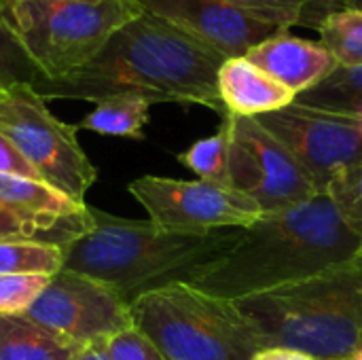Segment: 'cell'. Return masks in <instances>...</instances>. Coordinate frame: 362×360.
I'll use <instances>...</instances> for the list:
<instances>
[{"label": "cell", "mask_w": 362, "mask_h": 360, "mask_svg": "<svg viewBox=\"0 0 362 360\" xmlns=\"http://www.w3.org/2000/svg\"><path fill=\"white\" fill-rule=\"evenodd\" d=\"M218 95L225 115L263 117L291 106L297 95L246 57H229L218 68Z\"/></svg>", "instance_id": "cell-14"}, {"label": "cell", "mask_w": 362, "mask_h": 360, "mask_svg": "<svg viewBox=\"0 0 362 360\" xmlns=\"http://www.w3.org/2000/svg\"><path fill=\"white\" fill-rule=\"evenodd\" d=\"M89 221H91L89 208L81 216L47 223V221H32V219L19 216L0 204V242L36 240V242L55 244L66 250L89 227Z\"/></svg>", "instance_id": "cell-18"}, {"label": "cell", "mask_w": 362, "mask_h": 360, "mask_svg": "<svg viewBox=\"0 0 362 360\" xmlns=\"http://www.w3.org/2000/svg\"><path fill=\"white\" fill-rule=\"evenodd\" d=\"M361 293H362V289H361Z\"/></svg>", "instance_id": "cell-37"}, {"label": "cell", "mask_w": 362, "mask_h": 360, "mask_svg": "<svg viewBox=\"0 0 362 360\" xmlns=\"http://www.w3.org/2000/svg\"><path fill=\"white\" fill-rule=\"evenodd\" d=\"M257 121L297 159L325 195L333 176L362 157V132L352 115L293 102Z\"/></svg>", "instance_id": "cell-10"}, {"label": "cell", "mask_w": 362, "mask_h": 360, "mask_svg": "<svg viewBox=\"0 0 362 360\" xmlns=\"http://www.w3.org/2000/svg\"><path fill=\"white\" fill-rule=\"evenodd\" d=\"M344 0H301V23L299 25H310L316 28L335 11H341Z\"/></svg>", "instance_id": "cell-30"}, {"label": "cell", "mask_w": 362, "mask_h": 360, "mask_svg": "<svg viewBox=\"0 0 362 360\" xmlns=\"http://www.w3.org/2000/svg\"><path fill=\"white\" fill-rule=\"evenodd\" d=\"M318 278L329 280V282H341V284H348V286L362 289V244L361 248L348 261H341V263L333 265L331 269L322 272Z\"/></svg>", "instance_id": "cell-28"}, {"label": "cell", "mask_w": 362, "mask_h": 360, "mask_svg": "<svg viewBox=\"0 0 362 360\" xmlns=\"http://www.w3.org/2000/svg\"><path fill=\"white\" fill-rule=\"evenodd\" d=\"M297 102L325 108L331 112L352 115L362 102V66L337 68L325 83L297 98Z\"/></svg>", "instance_id": "cell-22"}, {"label": "cell", "mask_w": 362, "mask_h": 360, "mask_svg": "<svg viewBox=\"0 0 362 360\" xmlns=\"http://www.w3.org/2000/svg\"><path fill=\"white\" fill-rule=\"evenodd\" d=\"M129 193L144 206L148 221L161 231L208 236L216 229H248L265 212L246 195L206 180L142 176L129 182Z\"/></svg>", "instance_id": "cell-9"}, {"label": "cell", "mask_w": 362, "mask_h": 360, "mask_svg": "<svg viewBox=\"0 0 362 360\" xmlns=\"http://www.w3.org/2000/svg\"><path fill=\"white\" fill-rule=\"evenodd\" d=\"M229 4H235L244 11H250L282 30L288 32V28L301 23V0H223Z\"/></svg>", "instance_id": "cell-27"}, {"label": "cell", "mask_w": 362, "mask_h": 360, "mask_svg": "<svg viewBox=\"0 0 362 360\" xmlns=\"http://www.w3.org/2000/svg\"><path fill=\"white\" fill-rule=\"evenodd\" d=\"M89 227L64 250V269L119 293L127 303L159 286L182 282L195 267L229 250L238 231L182 236L89 208Z\"/></svg>", "instance_id": "cell-3"}, {"label": "cell", "mask_w": 362, "mask_h": 360, "mask_svg": "<svg viewBox=\"0 0 362 360\" xmlns=\"http://www.w3.org/2000/svg\"><path fill=\"white\" fill-rule=\"evenodd\" d=\"M151 104L134 95H117L95 104V108L76 123L78 129H89L102 136H117L129 140H144V125L148 123Z\"/></svg>", "instance_id": "cell-17"}, {"label": "cell", "mask_w": 362, "mask_h": 360, "mask_svg": "<svg viewBox=\"0 0 362 360\" xmlns=\"http://www.w3.org/2000/svg\"><path fill=\"white\" fill-rule=\"evenodd\" d=\"M142 8L172 23L221 57H246L280 25L223 0H140Z\"/></svg>", "instance_id": "cell-12"}, {"label": "cell", "mask_w": 362, "mask_h": 360, "mask_svg": "<svg viewBox=\"0 0 362 360\" xmlns=\"http://www.w3.org/2000/svg\"><path fill=\"white\" fill-rule=\"evenodd\" d=\"M2 11L42 79H59L83 68L115 32L144 13L140 0H32Z\"/></svg>", "instance_id": "cell-6"}, {"label": "cell", "mask_w": 362, "mask_h": 360, "mask_svg": "<svg viewBox=\"0 0 362 360\" xmlns=\"http://www.w3.org/2000/svg\"><path fill=\"white\" fill-rule=\"evenodd\" d=\"M70 344L85 346L134 327L129 303L102 282L62 269L25 314Z\"/></svg>", "instance_id": "cell-11"}, {"label": "cell", "mask_w": 362, "mask_h": 360, "mask_svg": "<svg viewBox=\"0 0 362 360\" xmlns=\"http://www.w3.org/2000/svg\"><path fill=\"white\" fill-rule=\"evenodd\" d=\"M72 360H108L104 342H93V344H85L78 348V352L74 354Z\"/></svg>", "instance_id": "cell-32"}, {"label": "cell", "mask_w": 362, "mask_h": 360, "mask_svg": "<svg viewBox=\"0 0 362 360\" xmlns=\"http://www.w3.org/2000/svg\"><path fill=\"white\" fill-rule=\"evenodd\" d=\"M108 360H165L157 346L136 327H129L104 342Z\"/></svg>", "instance_id": "cell-26"}, {"label": "cell", "mask_w": 362, "mask_h": 360, "mask_svg": "<svg viewBox=\"0 0 362 360\" xmlns=\"http://www.w3.org/2000/svg\"><path fill=\"white\" fill-rule=\"evenodd\" d=\"M178 161L195 172L199 180L218 185L223 189H233L229 174V125L223 119L216 134L193 142L187 151L178 155ZM235 191V189H233Z\"/></svg>", "instance_id": "cell-20"}, {"label": "cell", "mask_w": 362, "mask_h": 360, "mask_svg": "<svg viewBox=\"0 0 362 360\" xmlns=\"http://www.w3.org/2000/svg\"><path fill=\"white\" fill-rule=\"evenodd\" d=\"M325 195L333 202L341 221L362 240V157L333 176Z\"/></svg>", "instance_id": "cell-23"}, {"label": "cell", "mask_w": 362, "mask_h": 360, "mask_svg": "<svg viewBox=\"0 0 362 360\" xmlns=\"http://www.w3.org/2000/svg\"><path fill=\"white\" fill-rule=\"evenodd\" d=\"M361 244L333 202L318 195L240 229L229 250L195 267L182 282L214 299L238 301L310 282L348 261Z\"/></svg>", "instance_id": "cell-2"}, {"label": "cell", "mask_w": 362, "mask_h": 360, "mask_svg": "<svg viewBox=\"0 0 362 360\" xmlns=\"http://www.w3.org/2000/svg\"><path fill=\"white\" fill-rule=\"evenodd\" d=\"M229 125V174L238 193L265 214L282 212L318 197V189L297 159L257 119L223 117Z\"/></svg>", "instance_id": "cell-8"}, {"label": "cell", "mask_w": 362, "mask_h": 360, "mask_svg": "<svg viewBox=\"0 0 362 360\" xmlns=\"http://www.w3.org/2000/svg\"><path fill=\"white\" fill-rule=\"evenodd\" d=\"M0 174H13V176L40 180L34 168L19 155V151L2 134H0Z\"/></svg>", "instance_id": "cell-29"}, {"label": "cell", "mask_w": 362, "mask_h": 360, "mask_svg": "<svg viewBox=\"0 0 362 360\" xmlns=\"http://www.w3.org/2000/svg\"><path fill=\"white\" fill-rule=\"evenodd\" d=\"M64 269V248L36 240L0 242V276L38 274L55 276Z\"/></svg>", "instance_id": "cell-21"}, {"label": "cell", "mask_w": 362, "mask_h": 360, "mask_svg": "<svg viewBox=\"0 0 362 360\" xmlns=\"http://www.w3.org/2000/svg\"><path fill=\"white\" fill-rule=\"evenodd\" d=\"M49 282L51 276L38 274L0 276V316H25Z\"/></svg>", "instance_id": "cell-24"}, {"label": "cell", "mask_w": 362, "mask_h": 360, "mask_svg": "<svg viewBox=\"0 0 362 360\" xmlns=\"http://www.w3.org/2000/svg\"><path fill=\"white\" fill-rule=\"evenodd\" d=\"M352 117H354V121H356V125L361 127V132H362V102L354 108V112H352Z\"/></svg>", "instance_id": "cell-33"}, {"label": "cell", "mask_w": 362, "mask_h": 360, "mask_svg": "<svg viewBox=\"0 0 362 360\" xmlns=\"http://www.w3.org/2000/svg\"><path fill=\"white\" fill-rule=\"evenodd\" d=\"M320 45L333 55L339 68L362 66V11L341 8L331 13L320 25Z\"/></svg>", "instance_id": "cell-19"}, {"label": "cell", "mask_w": 362, "mask_h": 360, "mask_svg": "<svg viewBox=\"0 0 362 360\" xmlns=\"http://www.w3.org/2000/svg\"><path fill=\"white\" fill-rule=\"evenodd\" d=\"M36 79H42L40 70L32 64V59L25 55L17 38L13 36L4 11L0 4V87L15 85V83H34Z\"/></svg>", "instance_id": "cell-25"}, {"label": "cell", "mask_w": 362, "mask_h": 360, "mask_svg": "<svg viewBox=\"0 0 362 360\" xmlns=\"http://www.w3.org/2000/svg\"><path fill=\"white\" fill-rule=\"evenodd\" d=\"M223 62L218 53L144 11L115 32L89 64L59 79H36L32 89L42 100L98 104L134 95L148 104H197L225 117L218 95Z\"/></svg>", "instance_id": "cell-1"}, {"label": "cell", "mask_w": 362, "mask_h": 360, "mask_svg": "<svg viewBox=\"0 0 362 360\" xmlns=\"http://www.w3.org/2000/svg\"><path fill=\"white\" fill-rule=\"evenodd\" d=\"M0 204L11 212L32 221H66L87 212V204H76L51 185L34 178L0 174Z\"/></svg>", "instance_id": "cell-15"}, {"label": "cell", "mask_w": 362, "mask_h": 360, "mask_svg": "<svg viewBox=\"0 0 362 360\" xmlns=\"http://www.w3.org/2000/svg\"><path fill=\"white\" fill-rule=\"evenodd\" d=\"M17 2H32V0H0L2 6H8V4H17Z\"/></svg>", "instance_id": "cell-35"}, {"label": "cell", "mask_w": 362, "mask_h": 360, "mask_svg": "<svg viewBox=\"0 0 362 360\" xmlns=\"http://www.w3.org/2000/svg\"><path fill=\"white\" fill-rule=\"evenodd\" d=\"M344 6H350V8H361L362 11V0H344Z\"/></svg>", "instance_id": "cell-34"}, {"label": "cell", "mask_w": 362, "mask_h": 360, "mask_svg": "<svg viewBox=\"0 0 362 360\" xmlns=\"http://www.w3.org/2000/svg\"><path fill=\"white\" fill-rule=\"evenodd\" d=\"M246 59L267 72L297 98L325 83L339 66L320 45L288 32L263 40L246 53Z\"/></svg>", "instance_id": "cell-13"}, {"label": "cell", "mask_w": 362, "mask_h": 360, "mask_svg": "<svg viewBox=\"0 0 362 360\" xmlns=\"http://www.w3.org/2000/svg\"><path fill=\"white\" fill-rule=\"evenodd\" d=\"M350 360H362V348L361 350H358V352H356V354H354V356H352V359Z\"/></svg>", "instance_id": "cell-36"}, {"label": "cell", "mask_w": 362, "mask_h": 360, "mask_svg": "<svg viewBox=\"0 0 362 360\" xmlns=\"http://www.w3.org/2000/svg\"><path fill=\"white\" fill-rule=\"evenodd\" d=\"M78 348L28 316H0V360H72Z\"/></svg>", "instance_id": "cell-16"}, {"label": "cell", "mask_w": 362, "mask_h": 360, "mask_svg": "<svg viewBox=\"0 0 362 360\" xmlns=\"http://www.w3.org/2000/svg\"><path fill=\"white\" fill-rule=\"evenodd\" d=\"M229 303L261 348H291L318 360H350L362 348V293L356 286L314 278Z\"/></svg>", "instance_id": "cell-4"}, {"label": "cell", "mask_w": 362, "mask_h": 360, "mask_svg": "<svg viewBox=\"0 0 362 360\" xmlns=\"http://www.w3.org/2000/svg\"><path fill=\"white\" fill-rule=\"evenodd\" d=\"M252 360H318L305 352L291 350V348H261Z\"/></svg>", "instance_id": "cell-31"}, {"label": "cell", "mask_w": 362, "mask_h": 360, "mask_svg": "<svg viewBox=\"0 0 362 360\" xmlns=\"http://www.w3.org/2000/svg\"><path fill=\"white\" fill-rule=\"evenodd\" d=\"M78 127L59 121L30 83L0 87V134L34 168L38 178L76 204L98 178L76 140Z\"/></svg>", "instance_id": "cell-7"}, {"label": "cell", "mask_w": 362, "mask_h": 360, "mask_svg": "<svg viewBox=\"0 0 362 360\" xmlns=\"http://www.w3.org/2000/svg\"><path fill=\"white\" fill-rule=\"evenodd\" d=\"M132 323L165 360H252L257 335L229 301L172 282L129 303Z\"/></svg>", "instance_id": "cell-5"}]
</instances>
